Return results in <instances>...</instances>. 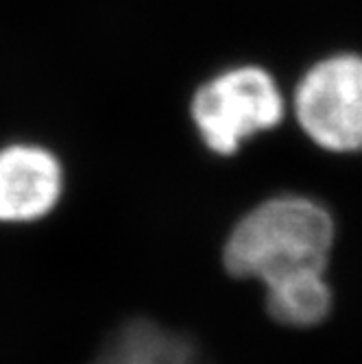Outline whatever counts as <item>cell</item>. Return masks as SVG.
Instances as JSON below:
<instances>
[{
	"label": "cell",
	"instance_id": "1",
	"mask_svg": "<svg viewBox=\"0 0 362 364\" xmlns=\"http://www.w3.org/2000/svg\"><path fill=\"white\" fill-rule=\"evenodd\" d=\"M334 240L330 214L306 196H275L251 210L225 245L229 275L267 288L323 273Z\"/></svg>",
	"mask_w": 362,
	"mask_h": 364
},
{
	"label": "cell",
	"instance_id": "5",
	"mask_svg": "<svg viewBox=\"0 0 362 364\" xmlns=\"http://www.w3.org/2000/svg\"><path fill=\"white\" fill-rule=\"evenodd\" d=\"M92 364H208L201 349L151 321H134L107 341Z\"/></svg>",
	"mask_w": 362,
	"mask_h": 364
},
{
	"label": "cell",
	"instance_id": "3",
	"mask_svg": "<svg viewBox=\"0 0 362 364\" xmlns=\"http://www.w3.org/2000/svg\"><path fill=\"white\" fill-rule=\"evenodd\" d=\"M297 129L316 149L362 151V53L343 48L312 59L288 87Z\"/></svg>",
	"mask_w": 362,
	"mask_h": 364
},
{
	"label": "cell",
	"instance_id": "4",
	"mask_svg": "<svg viewBox=\"0 0 362 364\" xmlns=\"http://www.w3.org/2000/svg\"><path fill=\"white\" fill-rule=\"evenodd\" d=\"M63 190L59 157L33 142L0 146V220L26 223L46 216Z\"/></svg>",
	"mask_w": 362,
	"mask_h": 364
},
{
	"label": "cell",
	"instance_id": "2",
	"mask_svg": "<svg viewBox=\"0 0 362 364\" xmlns=\"http://www.w3.org/2000/svg\"><path fill=\"white\" fill-rule=\"evenodd\" d=\"M288 114V92L280 77L257 61L218 68L194 85L186 116L203 146L232 157L245 142L280 129Z\"/></svg>",
	"mask_w": 362,
	"mask_h": 364
},
{
	"label": "cell",
	"instance_id": "6",
	"mask_svg": "<svg viewBox=\"0 0 362 364\" xmlns=\"http://www.w3.org/2000/svg\"><path fill=\"white\" fill-rule=\"evenodd\" d=\"M332 294L325 284L323 273L294 277L267 288V308L269 314L294 327H308L323 321L330 312Z\"/></svg>",
	"mask_w": 362,
	"mask_h": 364
}]
</instances>
